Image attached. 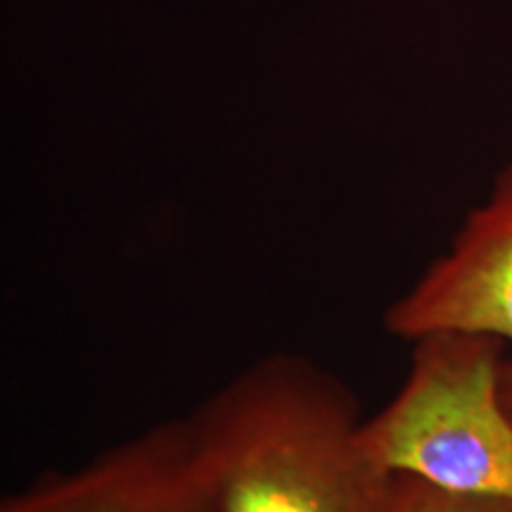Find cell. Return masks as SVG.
<instances>
[{
    "mask_svg": "<svg viewBox=\"0 0 512 512\" xmlns=\"http://www.w3.org/2000/svg\"><path fill=\"white\" fill-rule=\"evenodd\" d=\"M188 422L214 512H389L358 399L311 358H259Z\"/></svg>",
    "mask_w": 512,
    "mask_h": 512,
    "instance_id": "6da1fadb",
    "label": "cell"
},
{
    "mask_svg": "<svg viewBox=\"0 0 512 512\" xmlns=\"http://www.w3.org/2000/svg\"><path fill=\"white\" fill-rule=\"evenodd\" d=\"M411 344L401 387L380 411L363 418L368 453L389 475L512 496L505 342L486 332L437 330Z\"/></svg>",
    "mask_w": 512,
    "mask_h": 512,
    "instance_id": "7a4b0ae2",
    "label": "cell"
},
{
    "mask_svg": "<svg viewBox=\"0 0 512 512\" xmlns=\"http://www.w3.org/2000/svg\"><path fill=\"white\" fill-rule=\"evenodd\" d=\"M384 328L406 342L437 330L486 332L505 342L512 375V164L446 252L387 306Z\"/></svg>",
    "mask_w": 512,
    "mask_h": 512,
    "instance_id": "3957f363",
    "label": "cell"
},
{
    "mask_svg": "<svg viewBox=\"0 0 512 512\" xmlns=\"http://www.w3.org/2000/svg\"><path fill=\"white\" fill-rule=\"evenodd\" d=\"M0 512H214L188 415L145 427L81 467L48 472Z\"/></svg>",
    "mask_w": 512,
    "mask_h": 512,
    "instance_id": "277c9868",
    "label": "cell"
},
{
    "mask_svg": "<svg viewBox=\"0 0 512 512\" xmlns=\"http://www.w3.org/2000/svg\"><path fill=\"white\" fill-rule=\"evenodd\" d=\"M389 512H512V496L472 494L394 475Z\"/></svg>",
    "mask_w": 512,
    "mask_h": 512,
    "instance_id": "5b68a950",
    "label": "cell"
},
{
    "mask_svg": "<svg viewBox=\"0 0 512 512\" xmlns=\"http://www.w3.org/2000/svg\"><path fill=\"white\" fill-rule=\"evenodd\" d=\"M503 394H505V403H508V408H510V413H512V375H508V373H505Z\"/></svg>",
    "mask_w": 512,
    "mask_h": 512,
    "instance_id": "8992f818",
    "label": "cell"
}]
</instances>
